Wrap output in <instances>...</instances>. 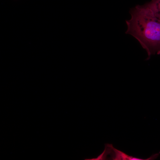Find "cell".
<instances>
[{
  "label": "cell",
  "mask_w": 160,
  "mask_h": 160,
  "mask_svg": "<svg viewBox=\"0 0 160 160\" xmlns=\"http://www.w3.org/2000/svg\"><path fill=\"white\" fill-rule=\"evenodd\" d=\"M103 152L96 158L87 159L85 160H132L133 157L129 156L114 148L112 144H105Z\"/></svg>",
  "instance_id": "cell-2"
},
{
  "label": "cell",
  "mask_w": 160,
  "mask_h": 160,
  "mask_svg": "<svg viewBox=\"0 0 160 160\" xmlns=\"http://www.w3.org/2000/svg\"><path fill=\"white\" fill-rule=\"evenodd\" d=\"M131 18L126 20L125 33L135 38L146 51L149 59L160 54V20L154 15L148 2L130 9Z\"/></svg>",
  "instance_id": "cell-1"
},
{
  "label": "cell",
  "mask_w": 160,
  "mask_h": 160,
  "mask_svg": "<svg viewBox=\"0 0 160 160\" xmlns=\"http://www.w3.org/2000/svg\"><path fill=\"white\" fill-rule=\"evenodd\" d=\"M148 3L155 15L160 20V0H152Z\"/></svg>",
  "instance_id": "cell-3"
}]
</instances>
